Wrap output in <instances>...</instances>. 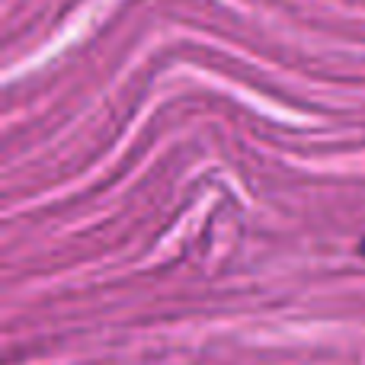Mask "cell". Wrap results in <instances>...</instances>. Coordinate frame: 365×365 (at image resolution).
I'll use <instances>...</instances> for the list:
<instances>
[{"instance_id":"cell-1","label":"cell","mask_w":365,"mask_h":365,"mask_svg":"<svg viewBox=\"0 0 365 365\" xmlns=\"http://www.w3.org/2000/svg\"><path fill=\"white\" fill-rule=\"evenodd\" d=\"M356 253H359V257L365 259V234H362V237H359V244H356Z\"/></svg>"}]
</instances>
